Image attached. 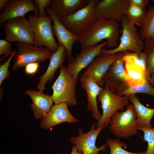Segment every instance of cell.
I'll return each mask as SVG.
<instances>
[{"label": "cell", "instance_id": "cell-22", "mask_svg": "<svg viewBox=\"0 0 154 154\" xmlns=\"http://www.w3.org/2000/svg\"><path fill=\"white\" fill-rule=\"evenodd\" d=\"M88 0H52L49 6L58 17L73 14L85 7Z\"/></svg>", "mask_w": 154, "mask_h": 154}, {"label": "cell", "instance_id": "cell-16", "mask_svg": "<svg viewBox=\"0 0 154 154\" xmlns=\"http://www.w3.org/2000/svg\"><path fill=\"white\" fill-rule=\"evenodd\" d=\"M117 56V53L111 54L101 53L88 66L82 75L91 78L99 85L103 86L104 84L103 76L116 60Z\"/></svg>", "mask_w": 154, "mask_h": 154}, {"label": "cell", "instance_id": "cell-14", "mask_svg": "<svg viewBox=\"0 0 154 154\" xmlns=\"http://www.w3.org/2000/svg\"><path fill=\"white\" fill-rule=\"evenodd\" d=\"M0 15V26L11 19L25 16L28 12L32 11L35 15H39L37 6L34 0H9Z\"/></svg>", "mask_w": 154, "mask_h": 154}, {"label": "cell", "instance_id": "cell-32", "mask_svg": "<svg viewBox=\"0 0 154 154\" xmlns=\"http://www.w3.org/2000/svg\"><path fill=\"white\" fill-rule=\"evenodd\" d=\"M36 4L39 11L38 15L41 17L46 15V8L49 6L51 2V0H34Z\"/></svg>", "mask_w": 154, "mask_h": 154}, {"label": "cell", "instance_id": "cell-13", "mask_svg": "<svg viewBox=\"0 0 154 154\" xmlns=\"http://www.w3.org/2000/svg\"><path fill=\"white\" fill-rule=\"evenodd\" d=\"M129 5L128 0H99L95 15L98 19L121 21Z\"/></svg>", "mask_w": 154, "mask_h": 154}, {"label": "cell", "instance_id": "cell-36", "mask_svg": "<svg viewBox=\"0 0 154 154\" xmlns=\"http://www.w3.org/2000/svg\"><path fill=\"white\" fill-rule=\"evenodd\" d=\"M148 80L150 84L154 88V74L150 76Z\"/></svg>", "mask_w": 154, "mask_h": 154}, {"label": "cell", "instance_id": "cell-27", "mask_svg": "<svg viewBox=\"0 0 154 154\" xmlns=\"http://www.w3.org/2000/svg\"><path fill=\"white\" fill-rule=\"evenodd\" d=\"M144 50L147 58V75L148 77L154 74V41L150 39L145 40Z\"/></svg>", "mask_w": 154, "mask_h": 154}, {"label": "cell", "instance_id": "cell-19", "mask_svg": "<svg viewBox=\"0 0 154 154\" xmlns=\"http://www.w3.org/2000/svg\"><path fill=\"white\" fill-rule=\"evenodd\" d=\"M80 81L81 86L85 90L87 94V109L91 111L93 117L98 121L101 118L102 114L98 109L97 98L103 88L89 76L81 75Z\"/></svg>", "mask_w": 154, "mask_h": 154}, {"label": "cell", "instance_id": "cell-6", "mask_svg": "<svg viewBox=\"0 0 154 154\" xmlns=\"http://www.w3.org/2000/svg\"><path fill=\"white\" fill-rule=\"evenodd\" d=\"M28 20L35 35L34 45L38 47L44 46L53 53L59 45L54 37L52 30V20L48 15L41 17L31 15Z\"/></svg>", "mask_w": 154, "mask_h": 154}, {"label": "cell", "instance_id": "cell-38", "mask_svg": "<svg viewBox=\"0 0 154 154\" xmlns=\"http://www.w3.org/2000/svg\"><path fill=\"white\" fill-rule=\"evenodd\" d=\"M152 1L154 3V0H152Z\"/></svg>", "mask_w": 154, "mask_h": 154}, {"label": "cell", "instance_id": "cell-7", "mask_svg": "<svg viewBox=\"0 0 154 154\" xmlns=\"http://www.w3.org/2000/svg\"><path fill=\"white\" fill-rule=\"evenodd\" d=\"M121 23V35L119 44L112 49L107 50L105 48L102 53L111 54L125 51L139 52L144 48V42L134 24L128 20L124 15Z\"/></svg>", "mask_w": 154, "mask_h": 154}, {"label": "cell", "instance_id": "cell-29", "mask_svg": "<svg viewBox=\"0 0 154 154\" xmlns=\"http://www.w3.org/2000/svg\"><path fill=\"white\" fill-rule=\"evenodd\" d=\"M138 130L142 131L144 136L143 142H146L147 147L145 154H154V128L138 127Z\"/></svg>", "mask_w": 154, "mask_h": 154}, {"label": "cell", "instance_id": "cell-15", "mask_svg": "<svg viewBox=\"0 0 154 154\" xmlns=\"http://www.w3.org/2000/svg\"><path fill=\"white\" fill-rule=\"evenodd\" d=\"M45 11L51 18L53 23L52 30L54 35L56 37L58 45H62L67 51L66 58L68 62L73 58L72 50L73 44L78 37L68 30L62 23L58 17L52 11L49 6L46 8Z\"/></svg>", "mask_w": 154, "mask_h": 154}, {"label": "cell", "instance_id": "cell-5", "mask_svg": "<svg viewBox=\"0 0 154 154\" xmlns=\"http://www.w3.org/2000/svg\"><path fill=\"white\" fill-rule=\"evenodd\" d=\"M109 125L112 133L119 138L126 139L135 135L138 130V125L133 104H128L124 111L116 112L111 118Z\"/></svg>", "mask_w": 154, "mask_h": 154}, {"label": "cell", "instance_id": "cell-9", "mask_svg": "<svg viewBox=\"0 0 154 154\" xmlns=\"http://www.w3.org/2000/svg\"><path fill=\"white\" fill-rule=\"evenodd\" d=\"M15 43L17 50L14 56L11 67L13 71L25 67L30 63L44 62L50 59L53 53L45 47H38L22 42Z\"/></svg>", "mask_w": 154, "mask_h": 154}, {"label": "cell", "instance_id": "cell-11", "mask_svg": "<svg viewBox=\"0 0 154 154\" xmlns=\"http://www.w3.org/2000/svg\"><path fill=\"white\" fill-rule=\"evenodd\" d=\"M96 124H93L90 131L84 133L81 128L78 130V136H73L70 140V142L74 144L78 151L82 154H99L100 151H105L108 145L104 143L99 147L96 145L97 138L100 132L106 126L103 125L95 129Z\"/></svg>", "mask_w": 154, "mask_h": 154}, {"label": "cell", "instance_id": "cell-18", "mask_svg": "<svg viewBox=\"0 0 154 154\" xmlns=\"http://www.w3.org/2000/svg\"><path fill=\"white\" fill-rule=\"evenodd\" d=\"M117 53V59L111 65L103 77L104 83L114 93L117 89L125 83L123 58L124 52H120Z\"/></svg>", "mask_w": 154, "mask_h": 154}, {"label": "cell", "instance_id": "cell-31", "mask_svg": "<svg viewBox=\"0 0 154 154\" xmlns=\"http://www.w3.org/2000/svg\"><path fill=\"white\" fill-rule=\"evenodd\" d=\"M12 44L10 42L3 39L0 40V55L4 54L0 59V61L4 60L7 57H9L13 52L11 48Z\"/></svg>", "mask_w": 154, "mask_h": 154}, {"label": "cell", "instance_id": "cell-21", "mask_svg": "<svg viewBox=\"0 0 154 154\" xmlns=\"http://www.w3.org/2000/svg\"><path fill=\"white\" fill-rule=\"evenodd\" d=\"M25 93L32 100L31 107L33 112L34 117L38 119L45 116L53 105L51 96L44 94L39 90H27Z\"/></svg>", "mask_w": 154, "mask_h": 154}, {"label": "cell", "instance_id": "cell-4", "mask_svg": "<svg viewBox=\"0 0 154 154\" xmlns=\"http://www.w3.org/2000/svg\"><path fill=\"white\" fill-rule=\"evenodd\" d=\"M99 0H88L84 7L70 15L58 17L65 27L78 37L98 19L95 13Z\"/></svg>", "mask_w": 154, "mask_h": 154}, {"label": "cell", "instance_id": "cell-10", "mask_svg": "<svg viewBox=\"0 0 154 154\" xmlns=\"http://www.w3.org/2000/svg\"><path fill=\"white\" fill-rule=\"evenodd\" d=\"M4 30L6 35L5 40L7 41L34 45V34L29 21L25 16L7 21L5 24Z\"/></svg>", "mask_w": 154, "mask_h": 154}, {"label": "cell", "instance_id": "cell-23", "mask_svg": "<svg viewBox=\"0 0 154 154\" xmlns=\"http://www.w3.org/2000/svg\"><path fill=\"white\" fill-rule=\"evenodd\" d=\"M128 96L129 101L132 103L135 108L138 127H152L151 121L154 116V108H149L143 105L140 102L136 94Z\"/></svg>", "mask_w": 154, "mask_h": 154}, {"label": "cell", "instance_id": "cell-33", "mask_svg": "<svg viewBox=\"0 0 154 154\" xmlns=\"http://www.w3.org/2000/svg\"><path fill=\"white\" fill-rule=\"evenodd\" d=\"M40 62H34L29 63L25 66L24 72L26 74L33 76L35 74L40 68Z\"/></svg>", "mask_w": 154, "mask_h": 154}, {"label": "cell", "instance_id": "cell-2", "mask_svg": "<svg viewBox=\"0 0 154 154\" xmlns=\"http://www.w3.org/2000/svg\"><path fill=\"white\" fill-rule=\"evenodd\" d=\"M123 52L125 82L131 88L144 84L148 79L146 73L147 58L145 52Z\"/></svg>", "mask_w": 154, "mask_h": 154}, {"label": "cell", "instance_id": "cell-28", "mask_svg": "<svg viewBox=\"0 0 154 154\" xmlns=\"http://www.w3.org/2000/svg\"><path fill=\"white\" fill-rule=\"evenodd\" d=\"M106 144L110 149V154H145V152H132L127 151V145L117 139L108 138L106 140Z\"/></svg>", "mask_w": 154, "mask_h": 154}, {"label": "cell", "instance_id": "cell-12", "mask_svg": "<svg viewBox=\"0 0 154 154\" xmlns=\"http://www.w3.org/2000/svg\"><path fill=\"white\" fill-rule=\"evenodd\" d=\"M107 40L95 46L81 49L80 53L67 64V68L76 80L80 71L90 64L98 55L102 53L107 44Z\"/></svg>", "mask_w": 154, "mask_h": 154}, {"label": "cell", "instance_id": "cell-20", "mask_svg": "<svg viewBox=\"0 0 154 154\" xmlns=\"http://www.w3.org/2000/svg\"><path fill=\"white\" fill-rule=\"evenodd\" d=\"M66 54L65 47L62 45H59L58 50L53 53L49 59L50 62L46 71L39 77L40 81L37 86L39 91L43 92L47 82L53 80L57 69L63 66Z\"/></svg>", "mask_w": 154, "mask_h": 154}, {"label": "cell", "instance_id": "cell-8", "mask_svg": "<svg viewBox=\"0 0 154 154\" xmlns=\"http://www.w3.org/2000/svg\"><path fill=\"white\" fill-rule=\"evenodd\" d=\"M97 98L98 101L101 102L103 113L97 122V128L104 125L108 126L114 114L119 110L123 111L129 101L128 96L117 95L106 85L100 92Z\"/></svg>", "mask_w": 154, "mask_h": 154}, {"label": "cell", "instance_id": "cell-24", "mask_svg": "<svg viewBox=\"0 0 154 154\" xmlns=\"http://www.w3.org/2000/svg\"><path fill=\"white\" fill-rule=\"evenodd\" d=\"M139 33L143 40L150 39L154 41V7L152 5L146 10Z\"/></svg>", "mask_w": 154, "mask_h": 154}, {"label": "cell", "instance_id": "cell-1", "mask_svg": "<svg viewBox=\"0 0 154 154\" xmlns=\"http://www.w3.org/2000/svg\"><path fill=\"white\" fill-rule=\"evenodd\" d=\"M119 36V25L114 20L98 19L78 38L81 49L95 46L104 39L107 40L109 48L118 46Z\"/></svg>", "mask_w": 154, "mask_h": 154}, {"label": "cell", "instance_id": "cell-35", "mask_svg": "<svg viewBox=\"0 0 154 154\" xmlns=\"http://www.w3.org/2000/svg\"><path fill=\"white\" fill-rule=\"evenodd\" d=\"M9 0H0V12L1 10L5 6V5L8 1Z\"/></svg>", "mask_w": 154, "mask_h": 154}, {"label": "cell", "instance_id": "cell-26", "mask_svg": "<svg viewBox=\"0 0 154 154\" xmlns=\"http://www.w3.org/2000/svg\"><path fill=\"white\" fill-rule=\"evenodd\" d=\"M146 10L129 3L124 15L128 20L135 25L141 27Z\"/></svg>", "mask_w": 154, "mask_h": 154}, {"label": "cell", "instance_id": "cell-17", "mask_svg": "<svg viewBox=\"0 0 154 154\" xmlns=\"http://www.w3.org/2000/svg\"><path fill=\"white\" fill-rule=\"evenodd\" d=\"M68 106L65 103L53 105L46 115L42 118L40 127L45 129L63 122H77L78 119L71 114Z\"/></svg>", "mask_w": 154, "mask_h": 154}, {"label": "cell", "instance_id": "cell-25", "mask_svg": "<svg viewBox=\"0 0 154 154\" xmlns=\"http://www.w3.org/2000/svg\"><path fill=\"white\" fill-rule=\"evenodd\" d=\"M138 93L147 94L154 98V88L150 84L148 79L144 84L133 88L129 87L125 82L115 92L116 94L119 96H129Z\"/></svg>", "mask_w": 154, "mask_h": 154}, {"label": "cell", "instance_id": "cell-37", "mask_svg": "<svg viewBox=\"0 0 154 154\" xmlns=\"http://www.w3.org/2000/svg\"><path fill=\"white\" fill-rule=\"evenodd\" d=\"M71 154H82L81 152H79L76 149L74 145L72 146Z\"/></svg>", "mask_w": 154, "mask_h": 154}, {"label": "cell", "instance_id": "cell-30", "mask_svg": "<svg viewBox=\"0 0 154 154\" xmlns=\"http://www.w3.org/2000/svg\"><path fill=\"white\" fill-rule=\"evenodd\" d=\"M16 54V51L14 50L8 60L3 64L1 63L0 65V86L3 81L11 75V72L8 70L9 64L11 60L13 57Z\"/></svg>", "mask_w": 154, "mask_h": 154}, {"label": "cell", "instance_id": "cell-34", "mask_svg": "<svg viewBox=\"0 0 154 154\" xmlns=\"http://www.w3.org/2000/svg\"><path fill=\"white\" fill-rule=\"evenodd\" d=\"M129 4H133L144 10H146L148 0H128Z\"/></svg>", "mask_w": 154, "mask_h": 154}, {"label": "cell", "instance_id": "cell-3", "mask_svg": "<svg viewBox=\"0 0 154 154\" xmlns=\"http://www.w3.org/2000/svg\"><path fill=\"white\" fill-rule=\"evenodd\" d=\"M77 80L66 67L63 66L60 68L59 76L51 87L53 91L51 97L55 104L65 103L70 107L77 105Z\"/></svg>", "mask_w": 154, "mask_h": 154}]
</instances>
